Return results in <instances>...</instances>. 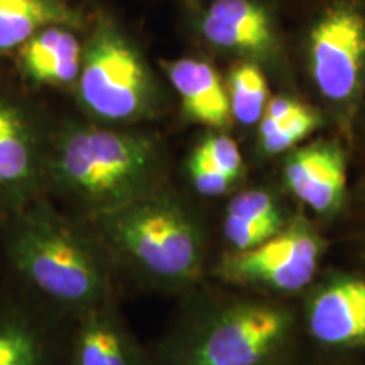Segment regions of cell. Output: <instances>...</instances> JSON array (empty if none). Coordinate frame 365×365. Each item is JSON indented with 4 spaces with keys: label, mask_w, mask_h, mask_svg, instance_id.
<instances>
[{
    "label": "cell",
    "mask_w": 365,
    "mask_h": 365,
    "mask_svg": "<svg viewBox=\"0 0 365 365\" xmlns=\"http://www.w3.org/2000/svg\"><path fill=\"white\" fill-rule=\"evenodd\" d=\"M307 327L331 349L365 345V277L331 274L319 282L308 298Z\"/></svg>",
    "instance_id": "10"
},
{
    "label": "cell",
    "mask_w": 365,
    "mask_h": 365,
    "mask_svg": "<svg viewBox=\"0 0 365 365\" xmlns=\"http://www.w3.org/2000/svg\"><path fill=\"white\" fill-rule=\"evenodd\" d=\"M317 113L304 105L293 115L282 118V120H261V127H259L261 148L267 154L284 153V150L294 148L309 132L317 129Z\"/></svg>",
    "instance_id": "18"
},
{
    "label": "cell",
    "mask_w": 365,
    "mask_h": 365,
    "mask_svg": "<svg viewBox=\"0 0 365 365\" xmlns=\"http://www.w3.org/2000/svg\"><path fill=\"white\" fill-rule=\"evenodd\" d=\"M65 350V365H150L148 352L120 313L118 299L70 319Z\"/></svg>",
    "instance_id": "9"
},
{
    "label": "cell",
    "mask_w": 365,
    "mask_h": 365,
    "mask_svg": "<svg viewBox=\"0 0 365 365\" xmlns=\"http://www.w3.org/2000/svg\"><path fill=\"white\" fill-rule=\"evenodd\" d=\"M158 350L156 365H271L293 331L281 304L195 296Z\"/></svg>",
    "instance_id": "4"
},
{
    "label": "cell",
    "mask_w": 365,
    "mask_h": 365,
    "mask_svg": "<svg viewBox=\"0 0 365 365\" xmlns=\"http://www.w3.org/2000/svg\"><path fill=\"white\" fill-rule=\"evenodd\" d=\"M115 272L145 289L193 293L207 267V235L185 205L161 191L90 218Z\"/></svg>",
    "instance_id": "2"
},
{
    "label": "cell",
    "mask_w": 365,
    "mask_h": 365,
    "mask_svg": "<svg viewBox=\"0 0 365 365\" xmlns=\"http://www.w3.org/2000/svg\"><path fill=\"white\" fill-rule=\"evenodd\" d=\"M325 242L313 225L296 218L257 247L227 250L213 264L212 274L230 286L277 294H294L314 281Z\"/></svg>",
    "instance_id": "5"
},
{
    "label": "cell",
    "mask_w": 365,
    "mask_h": 365,
    "mask_svg": "<svg viewBox=\"0 0 365 365\" xmlns=\"http://www.w3.org/2000/svg\"><path fill=\"white\" fill-rule=\"evenodd\" d=\"M225 215L240 218V220L272 222L284 225L276 200L272 198L271 193L262 190L242 191L234 196L228 203Z\"/></svg>",
    "instance_id": "20"
},
{
    "label": "cell",
    "mask_w": 365,
    "mask_h": 365,
    "mask_svg": "<svg viewBox=\"0 0 365 365\" xmlns=\"http://www.w3.org/2000/svg\"><path fill=\"white\" fill-rule=\"evenodd\" d=\"M161 156L144 135L75 127L46 154V181L86 212V220L158 191Z\"/></svg>",
    "instance_id": "3"
},
{
    "label": "cell",
    "mask_w": 365,
    "mask_h": 365,
    "mask_svg": "<svg viewBox=\"0 0 365 365\" xmlns=\"http://www.w3.org/2000/svg\"><path fill=\"white\" fill-rule=\"evenodd\" d=\"M171 83L180 93L182 112L190 120L208 127H225L232 117L230 98L220 75L208 63L178 59L168 65Z\"/></svg>",
    "instance_id": "14"
},
{
    "label": "cell",
    "mask_w": 365,
    "mask_h": 365,
    "mask_svg": "<svg viewBox=\"0 0 365 365\" xmlns=\"http://www.w3.org/2000/svg\"><path fill=\"white\" fill-rule=\"evenodd\" d=\"M61 19L44 0H0V49L24 44L41 27Z\"/></svg>",
    "instance_id": "16"
},
{
    "label": "cell",
    "mask_w": 365,
    "mask_h": 365,
    "mask_svg": "<svg viewBox=\"0 0 365 365\" xmlns=\"http://www.w3.org/2000/svg\"><path fill=\"white\" fill-rule=\"evenodd\" d=\"M284 182L299 202L318 215L339 212L346 191L345 154L333 143L296 149L284 164Z\"/></svg>",
    "instance_id": "12"
},
{
    "label": "cell",
    "mask_w": 365,
    "mask_h": 365,
    "mask_svg": "<svg viewBox=\"0 0 365 365\" xmlns=\"http://www.w3.org/2000/svg\"><path fill=\"white\" fill-rule=\"evenodd\" d=\"M68 322L12 289L0 291V365H65Z\"/></svg>",
    "instance_id": "8"
},
{
    "label": "cell",
    "mask_w": 365,
    "mask_h": 365,
    "mask_svg": "<svg viewBox=\"0 0 365 365\" xmlns=\"http://www.w3.org/2000/svg\"><path fill=\"white\" fill-rule=\"evenodd\" d=\"M46 181V156L17 108L0 102V208L16 212L38 200Z\"/></svg>",
    "instance_id": "11"
},
{
    "label": "cell",
    "mask_w": 365,
    "mask_h": 365,
    "mask_svg": "<svg viewBox=\"0 0 365 365\" xmlns=\"http://www.w3.org/2000/svg\"><path fill=\"white\" fill-rule=\"evenodd\" d=\"M284 225L272 222H249L235 217L223 218V239H225L228 250L232 252H244L276 235Z\"/></svg>",
    "instance_id": "19"
},
{
    "label": "cell",
    "mask_w": 365,
    "mask_h": 365,
    "mask_svg": "<svg viewBox=\"0 0 365 365\" xmlns=\"http://www.w3.org/2000/svg\"><path fill=\"white\" fill-rule=\"evenodd\" d=\"M196 148L202 150L215 166L225 171L227 175L234 176L235 180H239L242 176L244 161H242L239 145L235 144L234 139L222 134H212L205 137Z\"/></svg>",
    "instance_id": "22"
},
{
    "label": "cell",
    "mask_w": 365,
    "mask_h": 365,
    "mask_svg": "<svg viewBox=\"0 0 365 365\" xmlns=\"http://www.w3.org/2000/svg\"><path fill=\"white\" fill-rule=\"evenodd\" d=\"M202 27L205 38L223 49L266 54L274 46L271 21L252 0H215Z\"/></svg>",
    "instance_id": "13"
},
{
    "label": "cell",
    "mask_w": 365,
    "mask_h": 365,
    "mask_svg": "<svg viewBox=\"0 0 365 365\" xmlns=\"http://www.w3.org/2000/svg\"><path fill=\"white\" fill-rule=\"evenodd\" d=\"M2 249L12 289L54 318L70 322L118 299L115 267L90 222L44 200L9 213Z\"/></svg>",
    "instance_id": "1"
},
{
    "label": "cell",
    "mask_w": 365,
    "mask_h": 365,
    "mask_svg": "<svg viewBox=\"0 0 365 365\" xmlns=\"http://www.w3.org/2000/svg\"><path fill=\"white\" fill-rule=\"evenodd\" d=\"M228 98H230L232 115L240 124L252 125L261 120L267 105V83L257 66H235L228 78Z\"/></svg>",
    "instance_id": "17"
},
{
    "label": "cell",
    "mask_w": 365,
    "mask_h": 365,
    "mask_svg": "<svg viewBox=\"0 0 365 365\" xmlns=\"http://www.w3.org/2000/svg\"><path fill=\"white\" fill-rule=\"evenodd\" d=\"M27 73L41 83H70L80 73V44L61 29H44L22 48Z\"/></svg>",
    "instance_id": "15"
},
{
    "label": "cell",
    "mask_w": 365,
    "mask_h": 365,
    "mask_svg": "<svg viewBox=\"0 0 365 365\" xmlns=\"http://www.w3.org/2000/svg\"><path fill=\"white\" fill-rule=\"evenodd\" d=\"M188 175L195 190L203 196L225 195L237 181L234 176L215 166L198 148H195L190 154Z\"/></svg>",
    "instance_id": "21"
},
{
    "label": "cell",
    "mask_w": 365,
    "mask_h": 365,
    "mask_svg": "<svg viewBox=\"0 0 365 365\" xmlns=\"http://www.w3.org/2000/svg\"><path fill=\"white\" fill-rule=\"evenodd\" d=\"M81 98L100 118L125 122L148 110L150 81L143 59L112 27H100L85 54Z\"/></svg>",
    "instance_id": "6"
},
{
    "label": "cell",
    "mask_w": 365,
    "mask_h": 365,
    "mask_svg": "<svg viewBox=\"0 0 365 365\" xmlns=\"http://www.w3.org/2000/svg\"><path fill=\"white\" fill-rule=\"evenodd\" d=\"M309 59L314 83L327 98L352 97L365 66L364 17L350 7L325 14L312 33Z\"/></svg>",
    "instance_id": "7"
}]
</instances>
